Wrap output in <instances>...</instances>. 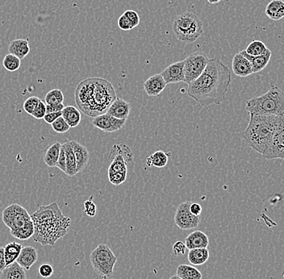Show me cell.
Wrapping results in <instances>:
<instances>
[{
    "mask_svg": "<svg viewBox=\"0 0 284 279\" xmlns=\"http://www.w3.org/2000/svg\"><path fill=\"white\" fill-rule=\"evenodd\" d=\"M172 29L178 40L185 44H191L203 34L204 26L198 16L188 11L176 16Z\"/></svg>",
    "mask_w": 284,
    "mask_h": 279,
    "instance_id": "6",
    "label": "cell"
},
{
    "mask_svg": "<svg viewBox=\"0 0 284 279\" xmlns=\"http://www.w3.org/2000/svg\"><path fill=\"white\" fill-rule=\"evenodd\" d=\"M117 24H118V27L121 28V30L130 31L133 29L131 23L129 22V20H128L127 17L124 14L121 16V17L118 19Z\"/></svg>",
    "mask_w": 284,
    "mask_h": 279,
    "instance_id": "45",
    "label": "cell"
},
{
    "mask_svg": "<svg viewBox=\"0 0 284 279\" xmlns=\"http://www.w3.org/2000/svg\"><path fill=\"white\" fill-rule=\"evenodd\" d=\"M39 274L44 278L50 277L53 274V268L48 264H44L39 268Z\"/></svg>",
    "mask_w": 284,
    "mask_h": 279,
    "instance_id": "46",
    "label": "cell"
},
{
    "mask_svg": "<svg viewBox=\"0 0 284 279\" xmlns=\"http://www.w3.org/2000/svg\"><path fill=\"white\" fill-rule=\"evenodd\" d=\"M186 246L187 249H201V248H207L209 245V239L208 236L206 235L204 232L194 231L191 234L186 237Z\"/></svg>",
    "mask_w": 284,
    "mask_h": 279,
    "instance_id": "19",
    "label": "cell"
},
{
    "mask_svg": "<svg viewBox=\"0 0 284 279\" xmlns=\"http://www.w3.org/2000/svg\"><path fill=\"white\" fill-rule=\"evenodd\" d=\"M220 1H221V0H208V2L211 4H216L220 2Z\"/></svg>",
    "mask_w": 284,
    "mask_h": 279,
    "instance_id": "51",
    "label": "cell"
},
{
    "mask_svg": "<svg viewBox=\"0 0 284 279\" xmlns=\"http://www.w3.org/2000/svg\"><path fill=\"white\" fill-rule=\"evenodd\" d=\"M91 266L98 275L103 279L111 277L117 261V257L108 245L100 244L90 255Z\"/></svg>",
    "mask_w": 284,
    "mask_h": 279,
    "instance_id": "7",
    "label": "cell"
},
{
    "mask_svg": "<svg viewBox=\"0 0 284 279\" xmlns=\"http://www.w3.org/2000/svg\"><path fill=\"white\" fill-rule=\"evenodd\" d=\"M31 219L35 227L32 239L43 246L54 245L67 234L71 223L55 202L37 209L31 215Z\"/></svg>",
    "mask_w": 284,
    "mask_h": 279,
    "instance_id": "3",
    "label": "cell"
},
{
    "mask_svg": "<svg viewBox=\"0 0 284 279\" xmlns=\"http://www.w3.org/2000/svg\"><path fill=\"white\" fill-rule=\"evenodd\" d=\"M232 69L234 75L242 78L250 76L254 74L250 61L246 59V57L241 54L240 52L234 55L233 59Z\"/></svg>",
    "mask_w": 284,
    "mask_h": 279,
    "instance_id": "14",
    "label": "cell"
},
{
    "mask_svg": "<svg viewBox=\"0 0 284 279\" xmlns=\"http://www.w3.org/2000/svg\"><path fill=\"white\" fill-rule=\"evenodd\" d=\"M3 66L7 71L14 72L20 69L21 63H20V59H18L17 57L8 53L4 57V60H3Z\"/></svg>",
    "mask_w": 284,
    "mask_h": 279,
    "instance_id": "35",
    "label": "cell"
},
{
    "mask_svg": "<svg viewBox=\"0 0 284 279\" xmlns=\"http://www.w3.org/2000/svg\"><path fill=\"white\" fill-rule=\"evenodd\" d=\"M6 267V261L4 255V248L0 247V271L2 272Z\"/></svg>",
    "mask_w": 284,
    "mask_h": 279,
    "instance_id": "50",
    "label": "cell"
},
{
    "mask_svg": "<svg viewBox=\"0 0 284 279\" xmlns=\"http://www.w3.org/2000/svg\"><path fill=\"white\" fill-rule=\"evenodd\" d=\"M51 126H52V129L58 133H67L71 129V127L69 126L67 121H65L63 117L56 119V121L51 125Z\"/></svg>",
    "mask_w": 284,
    "mask_h": 279,
    "instance_id": "38",
    "label": "cell"
},
{
    "mask_svg": "<svg viewBox=\"0 0 284 279\" xmlns=\"http://www.w3.org/2000/svg\"><path fill=\"white\" fill-rule=\"evenodd\" d=\"M246 109L250 114L280 117L284 114V92L271 85L267 92L246 101Z\"/></svg>",
    "mask_w": 284,
    "mask_h": 279,
    "instance_id": "5",
    "label": "cell"
},
{
    "mask_svg": "<svg viewBox=\"0 0 284 279\" xmlns=\"http://www.w3.org/2000/svg\"><path fill=\"white\" fill-rule=\"evenodd\" d=\"M166 83L160 74L153 75L144 83L145 93L149 96H158L166 87Z\"/></svg>",
    "mask_w": 284,
    "mask_h": 279,
    "instance_id": "15",
    "label": "cell"
},
{
    "mask_svg": "<svg viewBox=\"0 0 284 279\" xmlns=\"http://www.w3.org/2000/svg\"><path fill=\"white\" fill-rule=\"evenodd\" d=\"M75 102L82 113L95 118L107 113L117 99V92L111 83L102 78H88L77 86Z\"/></svg>",
    "mask_w": 284,
    "mask_h": 279,
    "instance_id": "2",
    "label": "cell"
},
{
    "mask_svg": "<svg viewBox=\"0 0 284 279\" xmlns=\"http://www.w3.org/2000/svg\"><path fill=\"white\" fill-rule=\"evenodd\" d=\"M73 150L76 160L77 173H80L87 167L90 159V153L86 147L78 141H71Z\"/></svg>",
    "mask_w": 284,
    "mask_h": 279,
    "instance_id": "18",
    "label": "cell"
},
{
    "mask_svg": "<svg viewBox=\"0 0 284 279\" xmlns=\"http://www.w3.org/2000/svg\"><path fill=\"white\" fill-rule=\"evenodd\" d=\"M240 53L250 61L251 67H252L253 73L260 72L262 70H264L271 59V51L269 48L266 50L265 54L261 55V56H250V55L247 54L245 50L241 51Z\"/></svg>",
    "mask_w": 284,
    "mask_h": 279,
    "instance_id": "20",
    "label": "cell"
},
{
    "mask_svg": "<svg viewBox=\"0 0 284 279\" xmlns=\"http://www.w3.org/2000/svg\"><path fill=\"white\" fill-rule=\"evenodd\" d=\"M232 82L230 69L220 59H209L204 72L188 85V95L201 107L221 104Z\"/></svg>",
    "mask_w": 284,
    "mask_h": 279,
    "instance_id": "1",
    "label": "cell"
},
{
    "mask_svg": "<svg viewBox=\"0 0 284 279\" xmlns=\"http://www.w3.org/2000/svg\"><path fill=\"white\" fill-rule=\"evenodd\" d=\"M262 156L267 160H284V114L276 132L274 133L272 141Z\"/></svg>",
    "mask_w": 284,
    "mask_h": 279,
    "instance_id": "11",
    "label": "cell"
},
{
    "mask_svg": "<svg viewBox=\"0 0 284 279\" xmlns=\"http://www.w3.org/2000/svg\"><path fill=\"white\" fill-rule=\"evenodd\" d=\"M46 104H60L64 102V94L59 89H53L44 97Z\"/></svg>",
    "mask_w": 284,
    "mask_h": 279,
    "instance_id": "36",
    "label": "cell"
},
{
    "mask_svg": "<svg viewBox=\"0 0 284 279\" xmlns=\"http://www.w3.org/2000/svg\"><path fill=\"white\" fill-rule=\"evenodd\" d=\"M4 225L10 230H16L26 225L32 220L26 209L17 203H13L4 209L2 214Z\"/></svg>",
    "mask_w": 284,
    "mask_h": 279,
    "instance_id": "9",
    "label": "cell"
},
{
    "mask_svg": "<svg viewBox=\"0 0 284 279\" xmlns=\"http://www.w3.org/2000/svg\"><path fill=\"white\" fill-rule=\"evenodd\" d=\"M4 255L6 261V266L16 262L20 255L23 246L16 242H11L4 246Z\"/></svg>",
    "mask_w": 284,
    "mask_h": 279,
    "instance_id": "28",
    "label": "cell"
},
{
    "mask_svg": "<svg viewBox=\"0 0 284 279\" xmlns=\"http://www.w3.org/2000/svg\"><path fill=\"white\" fill-rule=\"evenodd\" d=\"M128 162L121 155H117L111 160L108 168V174L128 173Z\"/></svg>",
    "mask_w": 284,
    "mask_h": 279,
    "instance_id": "33",
    "label": "cell"
},
{
    "mask_svg": "<svg viewBox=\"0 0 284 279\" xmlns=\"http://www.w3.org/2000/svg\"><path fill=\"white\" fill-rule=\"evenodd\" d=\"M62 115H63V111H59V113H46L45 116H44V118H43V120H44L47 124H48V125H52V123L54 122L56 119L62 117Z\"/></svg>",
    "mask_w": 284,
    "mask_h": 279,
    "instance_id": "47",
    "label": "cell"
},
{
    "mask_svg": "<svg viewBox=\"0 0 284 279\" xmlns=\"http://www.w3.org/2000/svg\"><path fill=\"white\" fill-rule=\"evenodd\" d=\"M176 274L182 279H202L201 272L192 265L182 264L179 265Z\"/></svg>",
    "mask_w": 284,
    "mask_h": 279,
    "instance_id": "29",
    "label": "cell"
},
{
    "mask_svg": "<svg viewBox=\"0 0 284 279\" xmlns=\"http://www.w3.org/2000/svg\"><path fill=\"white\" fill-rule=\"evenodd\" d=\"M96 205L93 202V195H91L88 200L84 202V213L87 216L94 217L96 215Z\"/></svg>",
    "mask_w": 284,
    "mask_h": 279,
    "instance_id": "39",
    "label": "cell"
},
{
    "mask_svg": "<svg viewBox=\"0 0 284 279\" xmlns=\"http://www.w3.org/2000/svg\"><path fill=\"white\" fill-rule=\"evenodd\" d=\"M65 106L63 103L60 104H46V113H59L63 111Z\"/></svg>",
    "mask_w": 284,
    "mask_h": 279,
    "instance_id": "48",
    "label": "cell"
},
{
    "mask_svg": "<svg viewBox=\"0 0 284 279\" xmlns=\"http://www.w3.org/2000/svg\"><path fill=\"white\" fill-rule=\"evenodd\" d=\"M0 279H27L25 269L16 261L5 267L1 273Z\"/></svg>",
    "mask_w": 284,
    "mask_h": 279,
    "instance_id": "25",
    "label": "cell"
},
{
    "mask_svg": "<svg viewBox=\"0 0 284 279\" xmlns=\"http://www.w3.org/2000/svg\"><path fill=\"white\" fill-rule=\"evenodd\" d=\"M209 258V251L207 248L190 249L188 259L193 265H202Z\"/></svg>",
    "mask_w": 284,
    "mask_h": 279,
    "instance_id": "27",
    "label": "cell"
},
{
    "mask_svg": "<svg viewBox=\"0 0 284 279\" xmlns=\"http://www.w3.org/2000/svg\"><path fill=\"white\" fill-rule=\"evenodd\" d=\"M168 163V155L163 151H156L146 158V165L149 167L163 168Z\"/></svg>",
    "mask_w": 284,
    "mask_h": 279,
    "instance_id": "30",
    "label": "cell"
},
{
    "mask_svg": "<svg viewBox=\"0 0 284 279\" xmlns=\"http://www.w3.org/2000/svg\"><path fill=\"white\" fill-rule=\"evenodd\" d=\"M62 117L65 121H67L71 128H76L80 124L82 120L80 111L74 106H65Z\"/></svg>",
    "mask_w": 284,
    "mask_h": 279,
    "instance_id": "26",
    "label": "cell"
},
{
    "mask_svg": "<svg viewBox=\"0 0 284 279\" xmlns=\"http://www.w3.org/2000/svg\"><path fill=\"white\" fill-rule=\"evenodd\" d=\"M191 201L180 203L176 209L175 224L182 230L196 229L200 223V216L193 215L190 211Z\"/></svg>",
    "mask_w": 284,
    "mask_h": 279,
    "instance_id": "10",
    "label": "cell"
},
{
    "mask_svg": "<svg viewBox=\"0 0 284 279\" xmlns=\"http://www.w3.org/2000/svg\"><path fill=\"white\" fill-rule=\"evenodd\" d=\"M124 15H125L126 17H127L128 20H129V22L131 23L132 26L133 28H136V27L138 26L140 24V17L139 15L137 13L136 11L133 10H127L124 12Z\"/></svg>",
    "mask_w": 284,
    "mask_h": 279,
    "instance_id": "41",
    "label": "cell"
},
{
    "mask_svg": "<svg viewBox=\"0 0 284 279\" xmlns=\"http://www.w3.org/2000/svg\"><path fill=\"white\" fill-rule=\"evenodd\" d=\"M190 211L196 216H200L202 213V207L200 203H192L190 205Z\"/></svg>",
    "mask_w": 284,
    "mask_h": 279,
    "instance_id": "49",
    "label": "cell"
},
{
    "mask_svg": "<svg viewBox=\"0 0 284 279\" xmlns=\"http://www.w3.org/2000/svg\"><path fill=\"white\" fill-rule=\"evenodd\" d=\"M184 62L172 63L164 70L160 75L162 76L166 84H173L184 82Z\"/></svg>",
    "mask_w": 284,
    "mask_h": 279,
    "instance_id": "13",
    "label": "cell"
},
{
    "mask_svg": "<svg viewBox=\"0 0 284 279\" xmlns=\"http://www.w3.org/2000/svg\"><path fill=\"white\" fill-rule=\"evenodd\" d=\"M61 149H62V144L58 141L51 143L50 145L47 147L43 156V160L45 165H48V167H56L60 155Z\"/></svg>",
    "mask_w": 284,
    "mask_h": 279,
    "instance_id": "22",
    "label": "cell"
},
{
    "mask_svg": "<svg viewBox=\"0 0 284 279\" xmlns=\"http://www.w3.org/2000/svg\"><path fill=\"white\" fill-rule=\"evenodd\" d=\"M41 101L40 98L36 96L29 97V98H27L26 100L24 101V110L26 111L28 114L32 116V113L34 111L35 109H36L37 105L39 104V102Z\"/></svg>",
    "mask_w": 284,
    "mask_h": 279,
    "instance_id": "37",
    "label": "cell"
},
{
    "mask_svg": "<svg viewBox=\"0 0 284 279\" xmlns=\"http://www.w3.org/2000/svg\"><path fill=\"white\" fill-rule=\"evenodd\" d=\"M267 49L268 48L262 41L254 40L250 43L245 51L247 54L250 55V56L257 57L265 54Z\"/></svg>",
    "mask_w": 284,
    "mask_h": 279,
    "instance_id": "34",
    "label": "cell"
},
{
    "mask_svg": "<svg viewBox=\"0 0 284 279\" xmlns=\"http://www.w3.org/2000/svg\"><path fill=\"white\" fill-rule=\"evenodd\" d=\"M37 260H38V253L36 248L28 245L22 248L16 262L24 269L29 270Z\"/></svg>",
    "mask_w": 284,
    "mask_h": 279,
    "instance_id": "16",
    "label": "cell"
},
{
    "mask_svg": "<svg viewBox=\"0 0 284 279\" xmlns=\"http://www.w3.org/2000/svg\"><path fill=\"white\" fill-rule=\"evenodd\" d=\"M186 249H187V246H186L185 243L181 241H176V243L174 244L173 247H172L174 254L176 256L184 255L186 253Z\"/></svg>",
    "mask_w": 284,
    "mask_h": 279,
    "instance_id": "43",
    "label": "cell"
},
{
    "mask_svg": "<svg viewBox=\"0 0 284 279\" xmlns=\"http://www.w3.org/2000/svg\"><path fill=\"white\" fill-rule=\"evenodd\" d=\"M265 13L270 20L274 21L282 20L284 18V1L282 0L270 1L266 6Z\"/></svg>",
    "mask_w": 284,
    "mask_h": 279,
    "instance_id": "24",
    "label": "cell"
},
{
    "mask_svg": "<svg viewBox=\"0 0 284 279\" xmlns=\"http://www.w3.org/2000/svg\"><path fill=\"white\" fill-rule=\"evenodd\" d=\"M169 279H182V278L181 277H179V276H178L177 274H176V275L172 276V277Z\"/></svg>",
    "mask_w": 284,
    "mask_h": 279,
    "instance_id": "52",
    "label": "cell"
},
{
    "mask_svg": "<svg viewBox=\"0 0 284 279\" xmlns=\"http://www.w3.org/2000/svg\"><path fill=\"white\" fill-rule=\"evenodd\" d=\"M66 153V162H67V172L66 175L70 177H74L77 175L76 160H75V153L73 150L71 141L68 140L63 145Z\"/></svg>",
    "mask_w": 284,
    "mask_h": 279,
    "instance_id": "23",
    "label": "cell"
},
{
    "mask_svg": "<svg viewBox=\"0 0 284 279\" xmlns=\"http://www.w3.org/2000/svg\"><path fill=\"white\" fill-rule=\"evenodd\" d=\"M56 168L64 172H67V162H66V153H65V149L62 145V149H61L60 155H59V160L56 162Z\"/></svg>",
    "mask_w": 284,
    "mask_h": 279,
    "instance_id": "44",
    "label": "cell"
},
{
    "mask_svg": "<svg viewBox=\"0 0 284 279\" xmlns=\"http://www.w3.org/2000/svg\"><path fill=\"white\" fill-rule=\"evenodd\" d=\"M45 114H46V103L41 100L32 113V117L37 120H41L44 118Z\"/></svg>",
    "mask_w": 284,
    "mask_h": 279,
    "instance_id": "42",
    "label": "cell"
},
{
    "mask_svg": "<svg viewBox=\"0 0 284 279\" xmlns=\"http://www.w3.org/2000/svg\"><path fill=\"white\" fill-rule=\"evenodd\" d=\"M282 117L250 114V122L242 133V138L251 149L263 155L272 141Z\"/></svg>",
    "mask_w": 284,
    "mask_h": 279,
    "instance_id": "4",
    "label": "cell"
},
{
    "mask_svg": "<svg viewBox=\"0 0 284 279\" xmlns=\"http://www.w3.org/2000/svg\"><path fill=\"white\" fill-rule=\"evenodd\" d=\"M117 155H121L125 157L127 162H130L133 161V154L132 150L127 145H123V144H119V145H114L110 151L109 154V159L112 160L113 157H116Z\"/></svg>",
    "mask_w": 284,
    "mask_h": 279,
    "instance_id": "32",
    "label": "cell"
},
{
    "mask_svg": "<svg viewBox=\"0 0 284 279\" xmlns=\"http://www.w3.org/2000/svg\"><path fill=\"white\" fill-rule=\"evenodd\" d=\"M131 110V105L122 98H117L107 110V113L120 120H127Z\"/></svg>",
    "mask_w": 284,
    "mask_h": 279,
    "instance_id": "17",
    "label": "cell"
},
{
    "mask_svg": "<svg viewBox=\"0 0 284 279\" xmlns=\"http://www.w3.org/2000/svg\"><path fill=\"white\" fill-rule=\"evenodd\" d=\"M34 232V224L32 220H31L26 225H24V227L16 229V230H11V235L16 239L25 241V240H28L32 237Z\"/></svg>",
    "mask_w": 284,
    "mask_h": 279,
    "instance_id": "31",
    "label": "cell"
},
{
    "mask_svg": "<svg viewBox=\"0 0 284 279\" xmlns=\"http://www.w3.org/2000/svg\"><path fill=\"white\" fill-rule=\"evenodd\" d=\"M127 178V173L108 174L109 182L115 186H119L125 183Z\"/></svg>",
    "mask_w": 284,
    "mask_h": 279,
    "instance_id": "40",
    "label": "cell"
},
{
    "mask_svg": "<svg viewBox=\"0 0 284 279\" xmlns=\"http://www.w3.org/2000/svg\"><path fill=\"white\" fill-rule=\"evenodd\" d=\"M208 56L200 51L192 52L184 60V83L190 85L196 80L204 72L208 66Z\"/></svg>",
    "mask_w": 284,
    "mask_h": 279,
    "instance_id": "8",
    "label": "cell"
},
{
    "mask_svg": "<svg viewBox=\"0 0 284 279\" xmlns=\"http://www.w3.org/2000/svg\"><path fill=\"white\" fill-rule=\"evenodd\" d=\"M126 124V120H120L111 117L107 113L95 117L92 121V125L98 129L105 133H115L117 131L123 129Z\"/></svg>",
    "mask_w": 284,
    "mask_h": 279,
    "instance_id": "12",
    "label": "cell"
},
{
    "mask_svg": "<svg viewBox=\"0 0 284 279\" xmlns=\"http://www.w3.org/2000/svg\"><path fill=\"white\" fill-rule=\"evenodd\" d=\"M8 52L11 54L17 57L20 60H22L25 57L28 56L30 52L28 40L24 39H16L12 40L8 46Z\"/></svg>",
    "mask_w": 284,
    "mask_h": 279,
    "instance_id": "21",
    "label": "cell"
}]
</instances>
